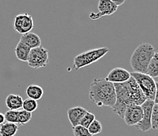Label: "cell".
Listing matches in <instances>:
<instances>
[{"label": "cell", "instance_id": "cell-12", "mask_svg": "<svg viewBox=\"0 0 158 136\" xmlns=\"http://www.w3.org/2000/svg\"><path fill=\"white\" fill-rule=\"evenodd\" d=\"M87 110L81 107H75L69 109L67 111V116H68L69 121L73 127L79 125L80 120L84 117Z\"/></svg>", "mask_w": 158, "mask_h": 136}, {"label": "cell", "instance_id": "cell-8", "mask_svg": "<svg viewBox=\"0 0 158 136\" xmlns=\"http://www.w3.org/2000/svg\"><path fill=\"white\" fill-rule=\"evenodd\" d=\"M153 104H154V101L146 99L141 105V107H142L143 111V115L140 122L135 126L137 130L142 131L143 132H146V131H149L151 129V121H150V120H151L152 109H153Z\"/></svg>", "mask_w": 158, "mask_h": 136}, {"label": "cell", "instance_id": "cell-13", "mask_svg": "<svg viewBox=\"0 0 158 136\" xmlns=\"http://www.w3.org/2000/svg\"><path fill=\"white\" fill-rule=\"evenodd\" d=\"M20 41L28 45L31 49L41 46V38L35 33L28 32L22 35Z\"/></svg>", "mask_w": 158, "mask_h": 136}, {"label": "cell", "instance_id": "cell-11", "mask_svg": "<svg viewBox=\"0 0 158 136\" xmlns=\"http://www.w3.org/2000/svg\"><path fill=\"white\" fill-rule=\"evenodd\" d=\"M131 73L122 67H115L110 71L105 79L113 84H120L130 79Z\"/></svg>", "mask_w": 158, "mask_h": 136}, {"label": "cell", "instance_id": "cell-7", "mask_svg": "<svg viewBox=\"0 0 158 136\" xmlns=\"http://www.w3.org/2000/svg\"><path fill=\"white\" fill-rule=\"evenodd\" d=\"M14 29L21 35L31 32L34 28L32 17L28 14H20L16 16L13 22Z\"/></svg>", "mask_w": 158, "mask_h": 136}, {"label": "cell", "instance_id": "cell-2", "mask_svg": "<svg viewBox=\"0 0 158 136\" xmlns=\"http://www.w3.org/2000/svg\"><path fill=\"white\" fill-rule=\"evenodd\" d=\"M89 99L97 107L113 108L116 102L114 84L105 78H94L89 88Z\"/></svg>", "mask_w": 158, "mask_h": 136}, {"label": "cell", "instance_id": "cell-22", "mask_svg": "<svg viewBox=\"0 0 158 136\" xmlns=\"http://www.w3.org/2000/svg\"><path fill=\"white\" fill-rule=\"evenodd\" d=\"M94 120H95V115H94L93 113L87 111L86 114L84 115V117H82V119L80 120L79 125H81L83 126V127H87V128L88 126L90 125Z\"/></svg>", "mask_w": 158, "mask_h": 136}, {"label": "cell", "instance_id": "cell-5", "mask_svg": "<svg viewBox=\"0 0 158 136\" xmlns=\"http://www.w3.org/2000/svg\"><path fill=\"white\" fill-rule=\"evenodd\" d=\"M131 76L135 80L146 99L153 100L155 103H158L157 88H156V82L154 79L147 74H142V73L132 72L131 73Z\"/></svg>", "mask_w": 158, "mask_h": 136}, {"label": "cell", "instance_id": "cell-16", "mask_svg": "<svg viewBox=\"0 0 158 136\" xmlns=\"http://www.w3.org/2000/svg\"><path fill=\"white\" fill-rule=\"evenodd\" d=\"M30 51L31 49L20 41L15 48V55L20 61L27 62Z\"/></svg>", "mask_w": 158, "mask_h": 136}, {"label": "cell", "instance_id": "cell-25", "mask_svg": "<svg viewBox=\"0 0 158 136\" xmlns=\"http://www.w3.org/2000/svg\"><path fill=\"white\" fill-rule=\"evenodd\" d=\"M73 134L74 136H92L89 133L87 127L81 125H77L73 127Z\"/></svg>", "mask_w": 158, "mask_h": 136}, {"label": "cell", "instance_id": "cell-4", "mask_svg": "<svg viewBox=\"0 0 158 136\" xmlns=\"http://www.w3.org/2000/svg\"><path fill=\"white\" fill-rule=\"evenodd\" d=\"M109 51L110 49L107 47H100L79 54L74 58L73 69L75 71H78L83 67L94 64L106 55Z\"/></svg>", "mask_w": 158, "mask_h": 136}, {"label": "cell", "instance_id": "cell-15", "mask_svg": "<svg viewBox=\"0 0 158 136\" xmlns=\"http://www.w3.org/2000/svg\"><path fill=\"white\" fill-rule=\"evenodd\" d=\"M25 95L28 97V99L38 101L44 95V89L38 84H31L25 89Z\"/></svg>", "mask_w": 158, "mask_h": 136}, {"label": "cell", "instance_id": "cell-26", "mask_svg": "<svg viewBox=\"0 0 158 136\" xmlns=\"http://www.w3.org/2000/svg\"><path fill=\"white\" fill-rule=\"evenodd\" d=\"M110 1H111L112 2H113L116 6H119L123 5V4L125 2L126 0H110Z\"/></svg>", "mask_w": 158, "mask_h": 136}, {"label": "cell", "instance_id": "cell-23", "mask_svg": "<svg viewBox=\"0 0 158 136\" xmlns=\"http://www.w3.org/2000/svg\"><path fill=\"white\" fill-rule=\"evenodd\" d=\"M6 122L13 123V124H18V110H7L4 114Z\"/></svg>", "mask_w": 158, "mask_h": 136}, {"label": "cell", "instance_id": "cell-9", "mask_svg": "<svg viewBox=\"0 0 158 136\" xmlns=\"http://www.w3.org/2000/svg\"><path fill=\"white\" fill-rule=\"evenodd\" d=\"M118 6H116L110 0H99L98 4V13H90L89 18L98 20L105 16H111L116 12Z\"/></svg>", "mask_w": 158, "mask_h": 136}, {"label": "cell", "instance_id": "cell-19", "mask_svg": "<svg viewBox=\"0 0 158 136\" xmlns=\"http://www.w3.org/2000/svg\"><path fill=\"white\" fill-rule=\"evenodd\" d=\"M32 117V114L29 112H27L24 110H18V125H24L28 124L31 121Z\"/></svg>", "mask_w": 158, "mask_h": 136}, {"label": "cell", "instance_id": "cell-24", "mask_svg": "<svg viewBox=\"0 0 158 136\" xmlns=\"http://www.w3.org/2000/svg\"><path fill=\"white\" fill-rule=\"evenodd\" d=\"M151 129L156 130L158 128V104H153L151 114Z\"/></svg>", "mask_w": 158, "mask_h": 136}, {"label": "cell", "instance_id": "cell-1", "mask_svg": "<svg viewBox=\"0 0 158 136\" xmlns=\"http://www.w3.org/2000/svg\"><path fill=\"white\" fill-rule=\"evenodd\" d=\"M113 84L116 91V102L112 110L120 118L123 119L124 112L129 107L141 106L146 100L137 82L132 77L125 82Z\"/></svg>", "mask_w": 158, "mask_h": 136}, {"label": "cell", "instance_id": "cell-20", "mask_svg": "<svg viewBox=\"0 0 158 136\" xmlns=\"http://www.w3.org/2000/svg\"><path fill=\"white\" fill-rule=\"evenodd\" d=\"M37 108H38V103L35 100L28 98L23 101L22 110H25L27 112L32 114V112L36 110Z\"/></svg>", "mask_w": 158, "mask_h": 136}, {"label": "cell", "instance_id": "cell-3", "mask_svg": "<svg viewBox=\"0 0 158 136\" xmlns=\"http://www.w3.org/2000/svg\"><path fill=\"white\" fill-rule=\"evenodd\" d=\"M156 50L149 43H142L135 49L131 56L130 64L134 72L146 74L149 62L154 55Z\"/></svg>", "mask_w": 158, "mask_h": 136}, {"label": "cell", "instance_id": "cell-21", "mask_svg": "<svg viewBox=\"0 0 158 136\" xmlns=\"http://www.w3.org/2000/svg\"><path fill=\"white\" fill-rule=\"evenodd\" d=\"M87 130H88L89 133H90L91 135H95V134H99V133L102 132V125L100 121L95 119V120L88 126Z\"/></svg>", "mask_w": 158, "mask_h": 136}, {"label": "cell", "instance_id": "cell-27", "mask_svg": "<svg viewBox=\"0 0 158 136\" xmlns=\"http://www.w3.org/2000/svg\"><path fill=\"white\" fill-rule=\"evenodd\" d=\"M4 122H6L5 121V117H4V114L0 112V125L3 124Z\"/></svg>", "mask_w": 158, "mask_h": 136}, {"label": "cell", "instance_id": "cell-17", "mask_svg": "<svg viewBox=\"0 0 158 136\" xmlns=\"http://www.w3.org/2000/svg\"><path fill=\"white\" fill-rule=\"evenodd\" d=\"M19 127L18 124L13 123L4 122L0 126V135L1 136H14L18 132Z\"/></svg>", "mask_w": 158, "mask_h": 136}, {"label": "cell", "instance_id": "cell-18", "mask_svg": "<svg viewBox=\"0 0 158 136\" xmlns=\"http://www.w3.org/2000/svg\"><path fill=\"white\" fill-rule=\"evenodd\" d=\"M146 74L151 78H156L158 76V53L155 52L154 55L152 57L146 68Z\"/></svg>", "mask_w": 158, "mask_h": 136}, {"label": "cell", "instance_id": "cell-6", "mask_svg": "<svg viewBox=\"0 0 158 136\" xmlns=\"http://www.w3.org/2000/svg\"><path fill=\"white\" fill-rule=\"evenodd\" d=\"M49 62V52L43 46L31 49L28 57V66L33 69H39L44 67Z\"/></svg>", "mask_w": 158, "mask_h": 136}, {"label": "cell", "instance_id": "cell-14", "mask_svg": "<svg viewBox=\"0 0 158 136\" xmlns=\"http://www.w3.org/2000/svg\"><path fill=\"white\" fill-rule=\"evenodd\" d=\"M23 99L17 94H10L6 99V106L10 110H20L22 109Z\"/></svg>", "mask_w": 158, "mask_h": 136}, {"label": "cell", "instance_id": "cell-10", "mask_svg": "<svg viewBox=\"0 0 158 136\" xmlns=\"http://www.w3.org/2000/svg\"><path fill=\"white\" fill-rule=\"evenodd\" d=\"M143 111L141 106L133 105L125 110L123 119L127 126H135L143 118Z\"/></svg>", "mask_w": 158, "mask_h": 136}]
</instances>
